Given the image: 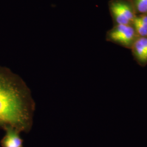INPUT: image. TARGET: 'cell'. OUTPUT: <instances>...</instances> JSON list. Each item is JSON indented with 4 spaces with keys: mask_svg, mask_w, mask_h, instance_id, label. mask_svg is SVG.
Masks as SVG:
<instances>
[{
    "mask_svg": "<svg viewBox=\"0 0 147 147\" xmlns=\"http://www.w3.org/2000/svg\"><path fill=\"white\" fill-rule=\"evenodd\" d=\"M4 130L5 135L1 141V147H24V140L20 135L21 132L11 127L6 128Z\"/></svg>",
    "mask_w": 147,
    "mask_h": 147,
    "instance_id": "5b68a950",
    "label": "cell"
},
{
    "mask_svg": "<svg viewBox=\"0 0 147 147\" xmlns=\"http://www.w3.org/2000/svg\"><path fill=\"white\" fill-rule=\"evenodd\" d=\"M108 6L113 26L132 25L136 17L131 0H110Z\"/></svg>",
    "mask_w": 147,
    "mask_h": 147,
    "instance_id": "7a4b0ae2",
    "label": "cell"
},
{
    "mask_svg": "<svg viewBox=\"0 0 147 147\" xmlns=\"http://www.w3.org/2000/svg\"><path fill=\"white\" fill-rule=\"evenodd\" d=\"M137 18L147 30V13L137 15Z\"/></svg>",
    "mask_w": 147,
    "mask_h": 147,
    "instance_id": "ba28073f",
    "label": "cell"
},
{
    "mask_svg": "<svg viewBox=\"0 0 147 147\" xmlns=\"http://www.w3.org/2000/svg\"><path fill=\"white\" fill-rule=\"evenodd\" d=\"M132 25L134 27L138 37H147V30L144 27V26L141 24V23L138 20V19L137 18V16Z\"/></svg>",
    "mask_w": 147,
    "mask_h": 147,
    "instance_id": "52a82bcc",
    "label": "cell"
},
{
    "mask_svg": "<svg viewBox=\"0 0 147 147\" xmlns=\"http://www.w3.org/2000/svg\"><path fill=\"white\" fill-rule=\"evenodd\" d=\"M35 103L21 78L0 65V128L11 127L28 132L33 124Z\"/></svg>",
    "mask_w": 147,
    "mask_h": 147,
    "instance_id": "6da1fadb",
    "label": "cell"
},
{
    "mask_svg": "<svg viewBox=\"0 0 147 147\" xmlns=\"http://www.w3.org/2000/svg\"><path fill=\"white\" fill-rule=\"evenodd\" d=\"M137 15L147 13V0H131Z\"/></svg>",
    "mask_w": 147,
    "mask_h": 147,
    "instance_id": "8992f818",
    "label": "cell"
},
{
    "mask_svg": "<svg viewBox=\"0 0 147 147\" xmlns=\"http://www.w3.org/2000/svg\"><path fill=\"white\" fill-rule=\"evenodd\" d=\"M138 38L132 25H114L106 34L107 41L129 49Z\"/></svg>",
    "mask_w": 147,
    "mask_h": 147,
    "instance_id": "3957f363",
    "label": "cell"
},
{
    "mask_svg": "<svg viewBox=\"0 0 147 147\" xmlns=\"http://www.w3.org/2000/svg\"><path fill=\"white\" fill-rule=\"evenodd\" d=\"M132 54L138 64L142 67L147 64V37H138L133 44Z\"/></svg>",
    "mask_w": 147,
    "mask_h": 147,
    "instance_id": "277c9868",
    "label": "cell"
}]
</instances>
